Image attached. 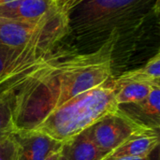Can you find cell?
Returning <instances> with one entry per match:
<instances>
[{"mask_svg":"<svg viewBox=\"0 0 160 160\" xmlns=\"http://www.w3.org/2000/svg\"><path fill=\"white\" fill-rule=\"evenodd\" d=\"M117 40L112 35L96 51L66 60L52 54L4 98L11 108L15 130L33 129L72 98L110 82Z\"/></svg>","mask_w":160,"mask_h":160,"instance_id":"cell-1","label":"cell"},{"mask_svg":"<svg viewBox=\"0 0 160 160\" xmlns=\"http://www.w3.org/2000/svg\"><path fill=\"white\" fill-rule=\"evenodd\" d=\"M154 0H83L68 12V32L78 40H100L138 25Z\"/></svg>","mask_w":160,"mask_h":160,"instance_id":"cell-2","label":"cell"},{"mask_svg":"<svg viewBox=\"0 0 160 160\" xmlns=\"http://www.w3.org/2000/svg\"><path fill=\"white\" fill-rule=\"evenodd\" d=\"M118 109L112 83L97 86L72 98L52 111L33 129L61 142L84 131Z\"/></svg>","mask_w":160,"mask_h":160,"instance_id":"cell-3","label":"cell"},{"mask_svg":"<svg viewBox=\"0 0 160 160\" xmlns=\"http://www.w3.org/2000/svg\"><path fill=\"white\" fill-rule=\"evenodd\" d=\"M68 33V15L54 8L38 22H21L0 18V44L20 48L37 38L55 41Z\"/></svg>","mask_w":160,"mask_h":160,"instance_id":"cell-4","label":"cell"},{"mask_svg":"<svg viewBox=\"0 0 160 160\" xmlns=\"http://www.w3.org/2000/svg\"><path fill=\"white\" fill-rule=\"evenodd\" d=\"M85 130L95 144L108 156L131 136L151 129L138 125L117 109Z\"/></svg>","mask_w":160,"mask_h":160,"instance_id":"cell-5","label":"cell"},{"mask_svg":"<svg viewBox=\"0 0 160 160\" xmlns=\"http://www.w3.org/2000/svg\"><path fill=\"white\" fill-rule=\"evenodd\" d=\"M10 136L16 148V160H46L62 146L61 142L36 130H14Z\"/></svg>","mask_w":160,"mask_h":160,"instance_id":"cell-6","label":"cell"},{"mask_svg":"<svg viewBox=\"0 0 160 160\" xmlns=\"http://www.w3.org/2000/svg\"><path fill=\"white\" fill-rule=\"evenodd\" d=\"M118 110L138 125L158 132L160 128V87H156L142 100L118 105Z\"/></svg>","mask_w":160,"mask_h":160,"instance_id":"cell-7","label":"cell"},{"mask_svg":"<svg viewBox=\"0 0 160 160\" xmlns=\"http://www.w3.org/2000/svg\"><path fill=\"white\" fill-rule=\"evenodd\" d=\"M56 8L54 0H15L0 7V18L38 22Z\"/></svg>","mask_w":160,"mask_h":160,"instance_id":"cell-8","label":"cell"},{"mask_svg":"<svg viewBox=\"0 0 160 160\" xmlns=\"http://www.w3.org/2000/svg\"><path fill=\"white\" fill-rule=\"evenodd\" d=\"M158 144V132L155 130H148L131 136L110 153L105 158H149Z\"/></svg>","mask_w":160,"mask_h":160,"instance_id":"cell-9","label":"cell"},{"mask_svg":"<svg viewBox=\"0 0 160 160\" xmlns=\"http://www.w3.org/2000/svg\"><path fill=\"white\" fill-rule=\"evenodd\" d=\"M106 157L88 137L86 130L63 142L58 152L59 160H102Z\"/></svg>","mask_w":160,"mask_h":160,"instance_id":"cell-10","label":"cell"},{"mask_svg":"<svg viewBox=\"0 0 160 160\" xmlns=\"http://www.w3.org/2000/svg\"><path fill=\"white\" fill-rule=\"evenodd\" d=\"M137 82H148L160 85V53L157 52L142 68L124 72L117 77L112 83V86H118L123 83Z\"/></svg>","mask_w":160,"mask_h":160,"instance_id":"cell-11","label":"cell"},{"mask_svg":"<svg viewBox=\"0 0 160 160\" xmlns=\"http://www.w3.org/2000/svg\"><path fill=\"white\" fill-rule=\"evenodd\" d=\"M156 87H160V85L137 82H127L114 87L112 86L115 93V100L118 105L141 101L144 99Z\"/></svg>","mask_w":160,"mask_h":160,"instance_id":"cell-12","label":"cell"},{"mask_svg":"<svg viewBox=\"0 0 160 160\" xmlns=\"http://www.w3.org/2000/svg\"><path fill=\"white\" fill-rule=\"evenodd\" d=\"M30 42L25 46L20 48L0 44V77L22 56V54L27 50Z\"/></svg>","mask_w":160,"mask_h":160,"instance_id":"cell-13","label":"cell"},{"mask_svg":"<svg viewBox=\"0 0 160 160\" xmlns=\"http://www.w3.org/2000/svg\"><path fill=\"white\" fill-rule=\"evenodd\" d=\"M14 130L11 108L6 99L0 98V139L11 135Z\"/></svg>","mask_w":160,"mask_h":160,"instance_id":"cell-14","label":"cell"},{"mask_svg":"<svg viewBox=\"0 0 160 160\" xmlns=\"http://www.w3.org/2000/svg\"><path fill=\"white\" fill-rule=\"evenodd\" d=\"M0 160H16V148L10 135L0 139Z\"/></svg>","mask_w":160,"mask_h":160,"instance_id":"cell-15","label":"cell"},{"mask_svg":"<svg viewBox=\"0 0 160 160\" xmlns=\"http://www.w3.org/2000/svg\"><path fill=\"white\" fill-rule=\"evenodd\" d=\"M82 1L83 0H54V3L59 11L68 14L70 9H72Z\"/></svg>","mask_w":160,"mask_h":160,"instance_id":"cell-16","label":"cell"},{"mask_svg":"<svg viewBox=\"0 0 160 160\" xmlns=\"http://www.w3.org/2000/svg\"><path fill=\"white\" fill-rule=\"evenodd\" d=\"M102 160H150L149 158H104Z\"/></svg>","mask_w":160,"mask_h":160,"instance_id":"cell-17","label":"cell"},{"mask_svg":"<svg viewBox=\"0 0 160 160\" xmlns=\"http://www.w3.org/2000/svg\"><path fill=\"white\" fill-rule=\"evenodd\" d=\"M46 160H59L58 159V152H57V153H54V154H52V155H51Z\"/></svg>","mask_w":160,"mask_h":160,"instance_id":"cell-18","label":"cell"},{"mask_svg":"<svg viewBox=\"0 0 160 160\" xmlns=\"http://www.w3.org/2000/svg\"><path fill=\"white\" fill-rule=\"evenodd\" d=\"M13 1H15V0H0V7L4 6V5H7V4H8L10 2H13Z\"/></svg>","mask_w":160,"mask_h":160,"instance_id":"cell-19","label":"cell"}]
</instances>
